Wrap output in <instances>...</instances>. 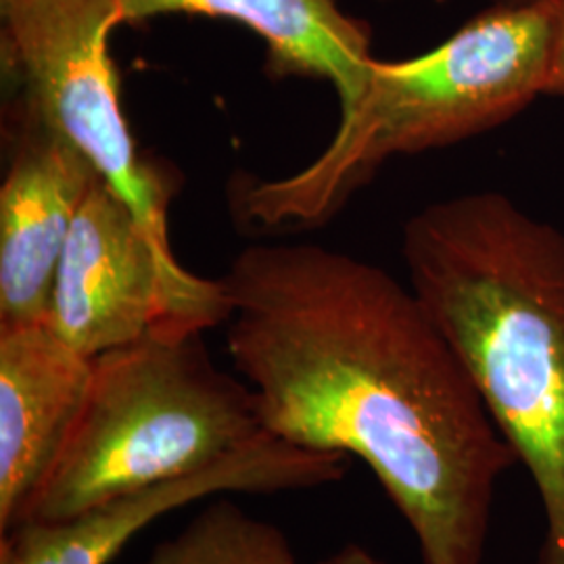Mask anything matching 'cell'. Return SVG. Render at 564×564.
Wrapping results in <instances>:
<instances>
[{"label": "cell", "instance_id": "6da1fadb", "mask_svg": "<svg viewBox=\"0 0 564 564\" xmlns=\"http://www.w3.org/2000/svg\"><path fill=\"white\" fill-rule=\"evenodd\" d=\"M226 349L270 435L358 456L423 564H484L519 463L410 284L312 242H258L223 279Z\"/></svg>", "mask_w": 564, "mask_h": 564}, {"label": "cell", "instance_id": "7a4b0ae2", "mask_svg": "<svg viewBox=\"0 0 564 564\" xmlns=\"http://www.w3.org/2000/svg\"><path fill=\"white\" fill-rule=\"evenodd\" d=\"M408 284L481 395L564 564V232L498 191L431 203L402 235Z\"/></svg>", "mask_w": 564, "mask_h": 564}, {"label": "cell", "instance_id": "3957f363", "mask_svg": "<svg viewBox=\"0 0 564 564\" xmlns=\"http://www.w3.org/2000/svg\"><path fill=\"white\" fill-rule=\"evenodd\" d=\"M552 0L489 2L442 44L372 61L323 153L279 178H241L237 220L260 235L321 228L384 163L481 137L542 97L554 53Z\"/></svg>", "mask_w": 564, "mask_h": 564}, {"label": "cell", "instance_id": "277c9868", "mask_svg": "<svg viewBox=\"0 0 564 564\" xmlns=\"http://www.w3.org/2000/svg\"><path fill=\"white\" fill-rule=\"evenodd\" d=\"M268 435L253 391L216 366L202 330L149 335L95 358L69 442L21 524L199 473Z\"/></svg>", "mask_w": 564, "mask_h": 564}, {"label": "cell", "instance_id": "5b68a950", "mask_svg": "<svg viewBox=\"0 0 564 564\" xmlns=\"http://www.w3.org/2000/svg\"><path fill=\"white\" fill-rule=\"evenodd\" d=\"M0 13L2 63L20 86L21 116L74 142L170 242L167 188L137 151L109 55L118 0H0Z\"/></svg>", "mask_w": 564, "mask_h": 564}, {"label": "cell", "instance_id": "8992f818", "mask_svg": "<svg viewBox=\"0 0 564 564\" xmlns=\"http://www.w3.org/2000/svg\"><path fill=\"white\" fill-rule=\"evenodd\" d=\"M223 282L188 272L105 176L88 191L61 256L46 324L84 356L155 333L224 324Z\"/></svg>", "mask_w": 564, "mask_h": 564}, {"label": "cell", "instance_id": "52a82bcc", "mask_svg": "<svg viewBox=\"0 0 564 564\" xmlns=\"http://www.w3.org/2000/svg\"><path fill=\"white\" fill-rule=\"evenodd\" d=\"M345 458L268 435L199 473L121 494L63 521L20 524L0 535V564H109L137 533L172 510L220 494L335 484L347 470Z\"/></svg>", "mask_w": 564, "mask_h": 564}, {"label": "cell", "instance_id": "ba28073f", "mask_svg": "<svg viewBox=\"0 0 564 564\" xmlns=\"http://www.w3.org/2000/svg\"><path fill=\"white\" fill-rule=\"evenodd\" d=\"M99 176L74 142L20 116L0 186V328L48 321L61 256Z\"/></svg>", "mask_w": 564, "mask_h": 564}, {"label": "cell", "instance_id": "9c48e42d", "mask_svg": "<svg viewBox=\"0 0 564 564\" xmlns=\"http://www.w3.org/2000/svg\"><path fill=\"white\" fill-rule=\"evenodd\" d=\"M93 368L46 323L0 328V535L21 524L59 460Z\"/></svg>", "mask_w": 564, "mask_h": 564}, {"label": "cell", "instance_id": "30bf717a", "mask_svg": "<svg viewBox=\"0 0 564 564\" xmlns=\"http://www.w3.org/2000/svg\"><path fill=\"white\" fill-rule=\"evenodd\" d=\"M162 15L241 23L265 42L274 78L328 82L339 111L358 99L377 59L366 23L343 13L337 0H118L120 25Z\"/></svg>", "mask_w": 564, "mask_h": 564}, {"label": "cell", "instance_id": "8fae6325", "mask_svg": "<svg viewBox=\"0 0 564 564\" xmlns=\"http://www.w3.org/2000/svg\"><path fill=\"white\" fill-rule=\"evenodd\" d=\"M147 564H300L286 535L232 500H216L155 545Z\"/></svg>", "mask_w": 564, "mask_h": 564}, {"label": "cell", "instance_id": "7c38bea8", "mask_svg": "<svg viewBox=\"0 0 564 564\" xmlns=\"http://www.w3.org/2000/svg\"><path fill=\"white\" fill-rule=\"evenodd\" d=\"M556 13V39L554 53L545 80V97H563L564 99V0H552Z\"/></svg>", "mask_w": 564, "mask_h": 564}, {"label": "cell", "instance_id": "4fadbf2b", "mask_svg": "<svg viewBox=\"0 0 564 564\" xmlns=\"http://www.w3.org/2000/svg\"><path fill=\"white\" fill-rule=\"evenodd\" d=\"M321 564H391L387 563L375 552L366 550L364 545L347 544L339 547L335 554H330L326 561Z\"/></svg>", "mask_w": 564, "mask_h": 564}, {"label": "cell", "instance_id": "5bb4252c", "mask_svg": "<svg viewBox=\"0 0 564 564\" xmlns=\"http://www.w3.org/2000/svg\"><path fill=\"white\" fill-rule=\"evenodd\" d=\"M487 2H524V0H487Z\"/></svg>", "mask_w": 564, "mask_h": 564}]
</instances>
